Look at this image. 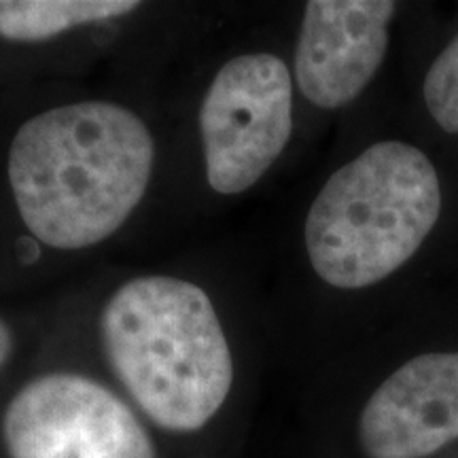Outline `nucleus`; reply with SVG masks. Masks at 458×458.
<instances>
[{
	"mask_svg": "<svg viewBox=\"0 0 458 458\" xmlns=\"http://www.w3.org/2000/svg\"><path fill=\"white\" fill-rule=\"evenodd\" d=\"M458 439V352H427L386 377L360 411L368 458H427Z\"/></svg>",
	"mask_w": 458,
	"mask_h": 458,
	"instance_id": "nucleus-7",
	"label": "nucleus"
},
{
	"mask_svg": "<svg viewBox=\"0 0 458 458\" xmlns=\"http://www.w3.org/2000/svg\"><path fill=\"white\" fill-rule=\"evenodd\" d=\"M422 98L435 123L445 134H458V34L428 68Z\"/></svg>",
	"mask_w": 458,
	"mask_h": 458,
	"instance_id": "nucleus-9",
	"label": "nucleus"
},
{
	"mask_svg": "<svg viewBox=\"0 0 458 458\" xmlns=\"http://www.w3.org/2000/svg\"><path fill=\"white\" fill-rule=\"evenodd\" d=\"M293 130V81L272 54H246L216 72L199 108L206 179L221 196L255 185Z\"/></svg>",
	"mask_w": 458,
	"mask_h": 458,
	"instance_id": "nucleus-4",
	"label": "nucleus"
},
{
	"mask_svg": "<svg viewBox=\"0 0 458 458\" xmlns=\"http://www.w3.org/2000/svg\"><path fill=\"white\" fill-rule=\"evenodd\" d=\"M11 352H13V334H11L7 323L0 318V368L7 363Z\"/></svg>",
	"mask_w": 458,
	"mask_h": 458,
	"instance_id": "nucleus-10",
	"label": "nucleus"
},
{
	"mask_svg": "<svg viewBox=\"0 0 458 458\" xmlns=\"http://www.w3.org/2000/svg\"><path fill=\"white\" fill-rule=\"evenodd\" d=\"M134 0H0V37L37 43L72 28L128 15Z\"/></svg>",
	"mask_w": 458,
	"mask_h": 458,
	"instance_id": "nucleus-8",
	"label": "nucleus"
},
{
	"mask_svg": "<svg viewBox=\"0 0 458 458\" xmlns=\"http://www.w3.org/2000/svg\"><path fill=\"white\" fill-rule=\"evenodd\" d=\"M393 0H310L295 49V81L318 108H340L371 83L388 49Z\"/></svg>",
	"mask_w": 458,
	"mask_h": 458,
	"instance_id": "nucleus-6",
	"label": "nucleus"
},
{
	"mask_svg": "<svg viewBox=\"0 0 458 458\" xmlns=\"http://www.w3.org/2000/svg\"><path fill=\"white\" fill-rule=\"evenodd\" d=\"M114 376L157 427L202 428L223 408L233 382L232 351L204 289L172 276L119 286L100 317Z\"/></svg>",
	"mask_w": 458,
	"mask_h": 458,
	"instance_id": "nucleus-2",
	"label": "nucleus"
},
{
	"mask_svg": "<svg viewBox=\"0 0 458 458\" xmlns=\"http://www.w3.org/2000/svg\"><path fill=\"white\" fill-rule=\"evenodd\" d=\"M439 213L431 159L408 142H376L320 189L303 227L308 257L327 284L365 289L416 255Z\"/></svg>",
	"mask_w": 458,
	"mask_h": 458,
	"instance_id": "nucleus-3",
	"label": "nucleus"
},
{
	"mask_svg": "<svg viewBox=\"0 0 458 458\" xmlns=\"http://www.w3.org/2000/svg\"><path fill=\"white\" fill-rule=\"evenodd\" d=\"M156 147L139 114L77 102L34 114L9 148L21 221L43 244L88 249L113 236L145 196Z\"/></svg>",
	"mask_w": 458,
	"mask_h": 458,
	"instance_id": "nucleus-1",
	"label": "nucleus"
},
{
	"mask_svg": "<svg viewBox=\"0 0 458 458\" xmlns=\"http://www.w3.org/2000/svg\"><path fill=\"white\" fill-rule=\"evenodd\" d=\"M11 458H156L151 437L122 399L79 374L28 382L3 418Z\"/></svg>",
	"mask_w": 458,
	"mask_h": 458,
	"instance_id": "nucleus-5",
	"label": "nucleus"
}]
</instances>
